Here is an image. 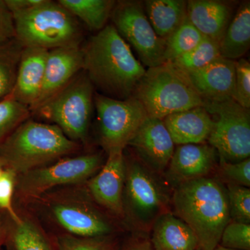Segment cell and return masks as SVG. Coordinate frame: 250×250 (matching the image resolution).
<instances>
[{"mask_svg":"<svg viewBox=\"0 0 250 250\" xmlns=\"http://www.w3.org/2000/svg\"><path fill=\"white\" fill-rule=\"evenodd\" d=\"M48 51L37 47H24L14 88L9 98L34 107L40 95Z\"/></svg>","mask_w":250,"mask_h":250,"instance_id":"18","label":"cell"},{"mask_svg":"<svg viewBox=\"0 0 250 250\" xmlns=\"http://www.w3.org/2000/svg\"><path fill=\"white\" fill-rule=\"evenodd\" d=\"M150 231L149 241L154 250H200L197 237L190 227L170 212L158 217Z\"/></svg>","mask_w":250,"mask_h":250,"instance_id":"22","label":"cell"},{"mask_svg":"<svg viewBox=\"0 0 250 250\" xmlns=\"http://www.w3.org/2000/svg\"><path fill=\"white\" fill-rule=\"evenodd\" d=\"M16 39L14 16L5 0H0V42Z\"/></svg>","mask_w":250,"mask_h":250,"instance_id":"36","label":"cell"},{"mask_svg":"<svg viewBox=\"0 0 250 250\" xmlns=\"http://www.w3.org/2000/svg\"><path fill=\"white\" fill-rule=\"evenodd\" d=\"M146 15L156 35L166 39L177 30L187 18V1H145Z\"/></svg>","mask_w":250,"mask_h":250,"instance_id":"23","label":"cell"},{"mask_svg":"<svg viewBox=\"0 0 250 250\" xmlns=\"http://www.w3.org/2000/svg\"><path fill=\"white\" fill-rule=\"evenodd\" d=\"M126 177L124 150L111 151L100 170L84 183L97 205L118 220H125L123 192Z\"/></svg>","mask_w":250,"mask_h":250,"instance_id":"13","label":"cell"},{"mask_svg":"<svg viewBox=\"0 0 250 250\" xmlns=\"http://www.w3.org/2000/svg\"><path fill=\"white\" fill-rule=\"evenodd\" d=\"M163 122L177 146L205 143L215 125L214 119L204 106L172 113Z\"/></svg>","mask_w":250,"mask_h":250,"instance_id":"20","label":"cell"},{"mask_svg":"<svg viewBox=\"0 0 250 250\" xmlns=\"http://www.w3.org/2000/svg\"><path fill=\"white\" fill-rule=\"evenodd\" d=\"M203 37L201 33L186 18L182 25L166 40L165 62H172L190 52L200 43Z\"/></svg>","mask_w":250,"mask_h":250,"instance_id":"28","label":"cell"},{"mask_svg":"<svg viewBox=\"0 0 250 250\" xmlns=\"http://www.w3.org/2000/svg\"><path fill=\"white\" fill-rule=\"evenodd\" d=\"M218 172L222 181L227 184H235L250 188V159L238 162H228L220 159Z\"/></svg>","mask_w":250,"mask_h":250,"instance_id":"32","label":"cell"},{"mask_svg":"<svg viewBox=\"0 0 250 250\" xmlns=\"http://www.w3.org/2000/svg\"><path fill=\"white\" fill-rule=\"evenodd\" d=\"M12 14L16 39L23 47L47 51L80 47L83 32L80 22L59 1L42 0L30 9Z\"/></svg>","mask_w":250,"mask_h":250,"instance_id":"5","label":"cell"},{"mask_svg":"<svg viewBox=\"0 0 250 250\" xmlns=\"http://www.w3.org/2000/svg\"><path fill=\"white\" fill-rule=\"evenodd\" d=\"M127 146L141 163L157 174L166 172L175 148L163 120L150 117L145 120Z\"/></svg>","mask_w":250,"mask_h":250,"instance_id":"14","label":"cell"},{"mask_svg":"<svg viewBox=\"0 0 250 250\" xmlns=\"http://www.w3.org/2000/svg\"><path fill=\"white\" fill-rule=\"evenodd\" d=\"M120 250H154L149 239L141 236H133L121 245Z\"/></svg>","mask_w":250,"mask_h":250,"instance_id":"37","label":"cell"},{"mask_svg":"<svg viewBox=\"0 0 250 250\" xmlns=\"http://www.w3.org/2000/svg\"><path fill=\"white\" fill-rule=\"evenodd\" d=\"M218 156L217 151L209 144L177 146L166 169V177L177 187L188 181L208 177L218 167Z\"/></svg>","mask_w":250,"mask_h":250,"instance_id":"15","label":"cell"},{"mask_svg":"<svg viewBox=\"0 0 250 250\" xmlns=\"http://www.w3.org/2000/svg\"><path fill=\"white\" fill-rule=\"evenodd\" d=\"M111 18L118 34L134 47L140 60L148 68L165 62L166 40L156 35L142 1H116Z\"/></svg>","mask_w":250,"mask_h":250,"instance_id":"12","label":"cell"},{"mask_svg":"<svg viewBox=\"0 0 250 250\" xmlns=\"http://www.w3.org/2000/svg\"></svg>","mask_w":250,"mask_h":250,"instance_id":"42","label":"cell"},{"mask_svg":"<svg viewBox=\"0 0 250 250\" xmlns=\"http://www.w3.org/2000/svg\"><path fill=\"white\" fill-rule=\"evenodd\" d=\"M94 106L97 112L98 143L106 154L125 150L148 117L141 103L132 96L121 100L95 93Z\"/></svg>","mask_w":250,"mask_h":250,"instance_id":"11","label":"cell"},{"mask_svg":"<svg viewBox=\"0 0 250 250\" xmlns=\"http://www.w3.org/2000/svg\"><path fill=\"white\" fill-rule=\"evenodd\" d=\"M132 97L141 103L148 117L161 120L172 113L204 106V100L187 76L170 62L146 70Z\"/></svg>","mask_w":250,"mask_h":250,"instance_id":"6","label":"cell"},{"mask_svg":"<svg viewBox=\"0 0 250 250\" xmlns=\"http://www.w3.org/2000/svg\"><path fill=\"white\" fill-rule=\"evenodd\" d=\"M123 192L125 220L143 232L150 231L158 217L167 211L164 188L139 159H127Z\"/></svg>","mask_w":250,"mask_h":250,"instance_id":"9","label":"cell"},{"mask_svg":"<svg viewBox=\"0 0 250 250\" xmlns=\"http://www.w3.org/2000/svg\"><path fill=\"white\" fill-rule=\"evenodd\" d=\"M82 147L56 125L29 118L0 146V164L18 175L76 155Z\"/></svg>","mask_w":250,"mask_h":250,"instance_id":"4","label":"cell"},{"mask_svg":"<svg viewBox=\"0 0 250 250\" xmlns=\"http://www.w3.org/2000/svg\"><path fill=\"white\" fill-rule=\"evenodd\" d=\"M24 47L16 39L0 42V100L11 95Z\"/></svg>","mask_w":250,"mask_h":250,"instance_id":"26","label":"cell"},{"mask_svg":"<svg viewBox=\"0 0 250 250\" xmlns=\"http://www.w3.org/2000/svg\"><path fill=\"white\" fill-rule=\"evenodd\" d=\"M51 234V233H50ZM57 250H120L118 235L99 237H80L57 233L51 234Z\"/></svg>","mask_w":250,"mask_h":250,"instance_id":"29","label":"cell"},{"mask_svg":"<svg viewBox=\"0 0 250 250\" xmlns=\"http://www.w3.org/2000/svg\"><path fill=\"white\" fill-rule=\"evenodd\" d=\"M83 53L80 47H65L48 51L43 83L32 111L65 86L83 70Z\"/></svg>","mask_w":250,"mask_h":250,"instance_id":"17","label":"cell"},{"mask_svg":"<svg viewBox=\"0 0 250 250\" xmlns=\"http://www.w3.org/2000/svg\"><path fill=\"white\" fill-rule=\"evenodd\" d=\"M231 4L219 0H189L187 18L202 36L220 43L231 22Z\"/></svg>","mask_w":250,"mask_h":250,"instance_id":"21","label":"cell"},{"mask_svg":"<svg viewBox=\"0 0 250 250\" xmlns=\"http://www.w3.org/2000/svg\"><path fill=\"white\" fill-rule=\"evenodd\" d=\"M17 177L18 174L9 169H4L0 175V213H6L14 219L18 217L14 206Z\"/></svg>","mask_w":250,"mask_h":250,"instance_id":"34","label":"cell"},{"mask_svg":"<svg viewBox=\"0 0 250 250\" xmlns=\"http://www.w3.org/2000/svg\"><path fill=\"white\" fill-rule=\"evenodd\" d=\"M104 162L101 153L76 154L18 174L14 206L22 205L57 188L84 184Z\"/></svg>","mask_w":250,"mask_h":250,"instance_id":"8","label":"cell"},{"mask_svg":"<svg viewBox=\"0 0 250 250\" xmlns=\"http://www.w3.org/2000/svg\"><path fill=\"white\" fill-rule=\"evenodd\" d=\"M204 106L216 119L208 142L218 152L219 159L235 163L250 158V108L243 107L232 98L223 102L204 101Z\"/></svg>","mask_w":250,"mask_h":250,"instance_id":"10","label":"cell"},{"mask_svg":"<svg viewBox=\"0 0 250 250\" xmlns=\"http://www.w3.org/2000/svg\"></svg>","mask_w":250,"mask_h":250,"instance_id":"43","label":"cell"},{"mask_svg":"<svg viewBox=\"0 0 250 250\" xmlns=\"http://www.w3.org/2000/svg\"><path fill=\"white\" fill-rule=\"evenodd\" d=\"M229 208L231 221L250 223V188L227 184Z\"/></svg>","mask_w":250,"mask_h":250,"instance_id":"31","label":"cell"},{"mask_svg":"<svg viewBox=\"0 0 250 250\" xmlns=\"http://www.w3.org/2000/svg\"><path fill=\"white\" fill-rule=\"evenodd\" d=\"M214 250H232V249H228V248H223V247L218 246L215 248Z\"/></svg>","mask_w":250,"mask_h":250,"instance_id":"40","label":"cell"},{"mask_svg":"<svg viewBox=\"0 0 250 250\" xmlns=\"http://www.w3.org/2000/svg\"><path fill=\"white\" fill-rule=\"evenodd\" d=\"M185 75L204 101L223 102L233 99L235 61L220 57Z\"/></svg>","mask_w":250,"mask_h":250,"instance_id":"16","label":"cell"},{"mask_svg":"<svg viewBox=\"0 0 250 250\" xmlns=\"http://www.w3.org/2000/svg\"><path fill=\"white\" fill-rule=\"evenodd\" d=\"M7 239V231H6V225L2 214L0 213V250L6 245Z\"/></svg>","mask_w":250,"mask_h":250,"instance_id":"39","label":"cell"},{"mask_svg":"<svg viewBox=\"0 0 250 250\" xmlns=\"http://www.w3.org/2000/svg\"><path fill=\"white\" fill-rule=\"evenodd\" d=\"M250 47V1H243L219 43L220 56L234 61L241 58Z\"/></svg>","mask_w":250,"mask_h":250,"instance_id":"24","label":"cell"},{"mask_svg":"<svg viewBox=\"0 0 250 250\" xmlns=\"http://www.w3.org/2000/svg\"><path fill=\"white\" fill-rule=\"evenodd\" d=\"M219 246L236 250H250V224L231 221L224 229Z\"/></svg>","mask_w":250,"mask_h":250,"instance_id":"33","label":"cell"},{"mask_svg":"<svg viewBox=\"0 0 250 250\" xmlns=\"http://www.w3.org/2000/svg\"><path fill=\"white\" fill-rule=\"evenodd\" d=\"M5 1L11 12L16 14L30 9L40 4L42 0H5Z\"/></svg>","mask_w":250,"mask_h":250,"instance_id":"38","label":"cell"},{"mask_svg":"<svg viewBox=\"0 0 250 250\" xmlns=\"http://www.w3.org/2000/svg\"><path fill=\"white\" fill-rule=\"evenodd\" d=\"M83 53V70L94 88L116 100L131 98L146 70L113 24L90 38Z\"/></svg>","mask_w":250,"mask_h":250,"instance_id":"2","label":"cell"},{"mask_svg":"<svg viewBox=\"0 0 250 250\" xmlns=\"http://www.w3.org/2000/svg\"><path fill=\"white\" fill-rule=\"evenodd\" d=\"M59 2L84 23L90 30L100 31L106 27L116 1L113 0H59Z\"/></svg>","mask_w":250,"mask_h":250,"instance_id":"25","label":"cell"},{"mask_svg":"<svg viewBox=\"0 0 250 250\" xmlns=\"http://www.w3.org/2000/svg\"><path fill=\"white\" fill-rule=\"evenodd\" d=\"M94 95L93 85L82 70L31 113L58 126L68 139L84 147L88 144Z\"/></svg>","mask_w":250,"mask_h":250,"instance_id":"7","label":"cell"},{"mask_svg":"<svg viewBox=\"0 0 250 250\" xmlns=\"http://www.w3.org/2000/svg\"><path fill=\"white\" fill-rule=\"evenodd\" d=\"M220 57L218 42L204 36L195 48L170 62L185 75L202 68Z\"/></svg>","mask_w":250,"mask_h":250,"instance_id":"27","label":"cell"},{"mask_svg":"<svg viewBox=\"0 0 250 250\" xmlns=\"http://www.w3.org/2000/svg\"><path fill=\"white\" fill-rule=\"evenodd\" d=\"M51 234L80 237L118 235L119 220L97 205L84 184L52 189L22 205Z\"/></svg>","mask_w":250,"mask_h":250,"instance_id":"1","label":"cell"},{"mask_svg":"<svg viewBox=\"0 0 250 250\" xmlns=\"http://www.w3.org/2000/svg\"><path fill=\"white\" fill-rule=\"evenodd\" d=\"M4 167H3V166H1V164H0V175H1V173H2V172L4 171Z\"/></svg>","mask_w":250,"mask_h":250,"instance_id":"41","label":"cell"},{"mask_svg":"<svg viewBox=\"0 0 250 250\" xmlns=\"http://www.w3.org/2000/svg\"><path fill=\"white\" fill-rule=\"evenodd\" d=\"M174 188V214L195 233L200 250H214L230 221L226 187L218 178L207 177Z\"/></svg>","mask_w":250,"mask_h":250,"instance_id":"3","label":"cell"},{"mask_svg":"<svg viewBox=\"0 0 250 250\" xmlns=\"http://www.w3.org/2000/svg\"><path fill=\"white\" fill-rule=\"evenodd\" d=\"M233 99L243 107L250 108V64L245 59L235 62Z\"/></svg>","mask_w":250,"mask_h":250,"instance_id":"35","label":"cell"},{"mask_svg":"<svg viewBox=\"0 0 250 250\" xmlns=\"http://www.w3.org/2000/svg\"><path fill=\"white\" fill-rule=\"evenodd\" d=\"M18 218L1 213L6 225L7 250H57L53 238L31 213L23 207H15Z\"/></svg>","mask_w":250,"mask_h":250,"instance_id":"19","label":"cell"},{"mask_svg":"<svg viewBox=\"0 0 250 250\" xmlns=\"http://www.w3.org/2000/svg\"><path fill=\"white\" fill-rule=\"evenodd\" d=\"M31 116L29 107L12 98L0 100V146Z\"/></svg>","mask_w":250,"mask_h":250,"instance_id":"30","label":"cell"}]
</instances>
